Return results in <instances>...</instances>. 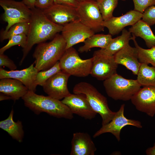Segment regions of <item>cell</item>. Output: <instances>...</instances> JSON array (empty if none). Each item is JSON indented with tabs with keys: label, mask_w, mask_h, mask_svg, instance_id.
<instances>
[{
	"label": "cell",
	"mask_w": 155,
	"mask_h": 155,
	"mask_svg": "<svg viewBox=\"0 0 155 155\" xmlns=\"http://www.w3.org/2000/svg\"><path fill=\"white\" fill-rule=\"evenodd\" d=\"M142 20L149 26L155 24V6H150L143 13Z\"/></svg>",
	"instance_id": "cell-31"
},
{
	"label": "cell",
	"mask_w": 155,
	"mask_h": 155,
	"mask_svg": "<svg viewBox=\"0 0 155 155\" xmlns=\"http://www.w3.org/2000/svg\"><path fill=\"white\" fill-rule=\"evenodd\" d=\"M36 0H23L22 2L29 9H32L35 8Z\"/></svg>",
	"instance_id": "cell-36"
},
{
	"label": "cell",
	"mask_w": 155,
	"mask_h": 155,
	"mask_svg": "<svg viewBox=\"0 0 155 155\" xmlns=\"http://www.w3.org/2000/svg\"><path fill=\"white\" fill-rule=\"evenodd\" d=\"M112 38V35L109 34H94L85 40L84 45L79 47L78 51L80 53L87 52L90 49L94 47L105 49Z\"/></svg>",
	"instance_id": "cell-23"
},
{
	"label": "cell",
	"mask_w": 155,
	"mask_h": 155,
	"mask_svg": "<svg viewBox=\"0 0 155 155\" xmlns=\"http://www.w3.org/2000/svg\"><path fill=\"white\" fill-rule=\"evenodd\" d=\"M11 99V98L9 96L1 93L0 95V101Z\"/></svg>",
	"instance_id": "cell-38"
},
{
	"label": "cell",
	"mask_w": 155,
	"mask_h": 155,
	"mask_svg": "<svg viewBox=\"0 0 155 155\" xmlns=\"http://www.w3.org/2000/svg\"><path fill=\"white\" fill-rule=\"evenodd\" d=\"M76 0L79 3H80L82 2L86 1H93L96 2L98 0Z\"/></svg>",
	"instance_id": "cell-39"
},
{
	"label": "cell",
	"mask_w": 155,
	"mask_h": 155,
	"mask_svg": "<svg viewBox=\"0 0 155 155\" xmlns=\"http://www.w3.org/2000/svg\"><path fill=\"white\" fill-rule=\"evenodd\" d=\"M31 10L32 14L29 30L27 35V43L25 47L23 49V55L20 65L34 44L53 38L61 31L63 26L49 20L42 10L36 7Z\"/></svg>",
	"instance_id": "cell-1"
},
{
	"label": "cell",
	"mask_w": 155,
	"mask_h": 155,
	"mask_svg": "<svg viewBox=\"0 0 155 155\" xmlns=\"http://www.w3.org/2000/svg\"><path fill=\"white\" fill-rule=\"evenodd\" d=\"M146 153L148 155H155V143L153 147L149 148L146 150Z\"/></svg>",
	"instance_id": "cell-37"
},
{
	"label": "cell",
	"mask_w": 155,
	"mask_h": 155,
	"mask_svg": "<svg viewBox=\"0 0 155 155\" xmlns=\"http://www.w3.org/2000/svg\"><path fill=\"white\" fill-rule=\"evenodd\" d=\"M30 27V22H22L17 23L12 26L7 31L4 30L0 33V40L2 41L9 39L13 36L25 34L27 36Z\"/></svg>",
	"instance_id": "cell-26"
},
{
	"label": "cell",
	"mask_w": 155,
	"mask_h": 155,
	"mask_svg": "<svg viewBox=\"0 0 155 155\" xmlns=\"http://www.w3.org/2000/svg\"><path fill=\"white\" fill-rule=\"evenodd\" d=\"M103 84L109 97L124 101L131 100L142 86L137 80L126 79L117 73L104 80Z\"/></svg>",
	"instance_id": "cell-5"
},
{
	"label": "cell",
	"mask_w": 155,
	"mask_h": 155,
	"mask_svg": "<svg viewBox=\"0 0 155 155\" xmlns=\"http://www.w3.org/2000/svg\"><path fill=\"white\" fill-rule=\"evenodd\" d=\"M134 10L143 13L149 7L155 5V0H132Z\"/></svg>",
	"instance_id": "cell-32"
},
{
	"label": "cell",
	"mask_w": 155,
	"mask_h": 155,
	"mask_svg": "<svg viewBox=\"0 0 155 155\" xmlns=\"http://www.w3.org/2000/svg\"><path fill=\"white\" fill-rule=\"evenodd\" d=\"M42 10L49 20L62 26L79 20L76 8L69 6L54 4L50 7Z\"/></svg>",
	"instance_id": "cell-13"
},
{
	"label": "cell",
	"mask_w": 155,
	"mask_h": 155,
	"mask_svg": "<svg viewBox=\"0 0 155 155\" xmlns=\"http://www.w3.org/2000/svg\"><path fill=\"white\" fill-rule=\"evenodd\" d=\"M28 88L19 80L11 78L0 79V92L14 101L22 98L28 92Z\"/></svg>",
	"instance_id": "cell-20"
},
{
	"label": "cell",
	"mask_w": 155,
	"mask_h": 155,
	"mask_svg": "<svg viewBox=\"0 0 155 155\" xmlns=\"http://www.w3.org/2000/svg\"><path fill=\"white\" fill-rule=\"evenodd\" d=\"M59 63L61 71L70 75L84 77L90 74L92 58L82 59L76 49L71 47L66 50Z\"/></svg>",
	"instance_id": "cell-6"
},
{
	"label": "cell",
	"mask_w": 155,
	"mask_h": 155,
	"mask_svg": "<svg viewBox=\"0 0 155 155\" xmlns=\"http://www.w3.org/2000/svg\"><path fill=\"white\" fill-rule=\"evenodd\" d=\"M90 74L98 80H104L117 73L118 64L114 55H109L103 49L95 51Z\"/></svg>",
	"instance_id": "cell-8"
},
{
	"label": "cell",
	"mask_w": 155,
	"mask_h": 155,
	"mask_svg": "<svg viewBox=\"0 0 155 155\" xmlns=\"http://www.w3.org/2000/svg\"><path fill=\"white\" fill-rule=\"evenodd\" d=\"M118 0H98L96 3L104 21L113 16V11L117 7Z\"/></svg>",
	"instance_id": "cell-28"
},
{
	"label": "cell",
	"mask_w": 155,
	"mask_h": 155,
	"mask_svg": "<svg viewBox=\"0 0 155 155\" xmlns=\"http://www.w3.org/2000/svg\"><path fill=\"white\" fill-rule=\"evenodd\" d=\"M131 100L138 110L151 117L155 114V86H144Z\"/></svg>",
	"instance_id": "cell-14"
},
{
	"label": "cell",
	"mask_w": 155,
	"mask_h": 155,
	"mask_svg": "<svg viewBox=\"0 0 155 155\" xmlns=\"http://www.w3.org/2000/svg\"><path fill=\"white\" fill-rule=\"evenodd\" d=\"M61 71L59 61H58L51 68L45 70L38 72L35 81L36 85L37 86L38 85L42 86L50 77Z\"/></svg>",
	"instance_id": "cell-29"
},
{
	"label": "cell",
	"mask_w": 155,
	"mask_h": 155,
	"mask_svg": "<svg viewBox=\"0 0 155 155\" xmlns=\"http://www.w3.org/2000/svg\"><path fill=\"white\" fill-rule=\"evenodd\" d=\"M125 104L121 105L119 110L117 112L112 119L107 124L102 127L95 133L93 135L95 138L100 135L107 133L113 134L117 140H120V134L122 128L127 125H131L139 128H142V126L139 121L129 119L124 115Z\"/></svg>",
	"instance_id": "cell-10"
},
{
	"label": "cell",
	"mask_w": 155,
	"mask_h": 155,
	"mask_svg": "<svg viewBox=\"0 0 155 155\" xmlns=\"http://www.w3.org/2000/svg\"><path fill=\"white\" fill-rule=\"evenodd\" d=\"M61 32L66 42V50L77 44L84 42L95 34L79 20L70 22L63 26Z\"/></svg>",
	"instance_id": "cell-11"
},
{
	"label": "cell",
	"mask_w": 155,
	"mask_h": 155,
	"mask_svg": "<svg viewBox=\"0 0 155 155\" xmlns=\"http://www.w3.org/2000/svg\"><path fill=\"white\" fill-rule=\"evenodd\" d=\"M131 38V33L124 28L120 36L112 38L106 48L102 49L107 54L114 55L129 43Z\"/></svg>",
	"instance_id": "cell-24"
},
{
	"label": "cell",
	"mask_w": 155,
	"mask_h": 155,
	"mask_svg": "<svg viewBox=\"0 0 155 155\" xmlns=\"http://www.w3.org/2000/svg\"><path fill=\"white\" fill-rule=\"evenodd\" d=\"M54 4L53 0H36L35 7L42 10L46 9Z\"/></svg>",
	"instance_id": "cell-34"
},
{
	"label": "cell",
	"mask_w": 155,
	"mask_h": 155,
	"mask_svg": "<svg viewBox=\"0 0 155 155\" xmlns=\"http://www.w3.org/2000/svg\"><path fill=\"white\" fill-rule=\"evenodd\" d=\"M13 111L12 110L8 117L0 122V127L6 131L13 139L22 142L24 136L22 122L19 120L14 121L13 119Z\"/></svg>",
	"instance_id": "cell-21"
},
{
	"label": "cell",
	"mask_w": 155,
	"mask_h": 155,
	"mask_svg": "<svg viewBox=\"0 0 155 155\" xmlns=\"http://www.w3.org/2000/svg\"><path fill=\"white\" fill-rule=\"evenodd\" d=\"M8 43L0 49V54H3L7 50L11 47L18 45L23 49L26 45L27 42V36L25 34H21L15 35L9 39Z\"/></svg>",
	"instance_id": "cell-30"
},
{
	"label": "cell",
	"mask_w": 155,
	"mask_h": 155,
	"mask_svg": "<svg viewBox=\"0 0 155 155\" xmlns=\"http://www.w3.org/2000/svg\"><path fill=\"white\" fill-rule=\"evenodd\" d=\"M123 0V1H125V0Z\"/></svg>",
	"instance_id": "cell-40"
},
{
	"label": "cell",
	"mask_w": 155,
	"mask_h": 155,
	"mask_svg": "<svg viewBox=\"0 0 155 155\" xmlns=\"http://www.w3.org/2000/svg\"><path fill=\"white\" fill-rule=\"evenodd\" d=\"M116 63L121 64L137 75L141 63L138 59L137 48L130 46L129 43L114 55Z\"/></svg>",
	"instance_id": "cell-18"
},
{
	"label": "cell",
	"mask_w": 155,
	"mask_h": 155,
	"mask_svg": "<svg viewBox=\"0 0 155 155\" xmlns=\"http://www.w3.org/2000/svg\"><path fill=\"white\" fill-rule=\"evenodd\" d=\"M66 44L61 34H56L49 42L38 44L33 54L35 67L38 71L47 70L59 61L64 53Z\"/></svg>",
	"instance_id": "cell-3"
},
{
	"label": "cell",
	"mask_w": 155,
	"mask_h": 155,
	"mask_svg": "<svg viewBox=\"0 0 155 155\" xmlns=\"http://www.w3.org/2000/svg\"><path fill=\"white\" fill-rule=\"evenodd\" d=\"M131 40L137 48L138 53V59L140 63L147 64H151L155 67V46L148 49H143L138 44L135 40V36L132 34Z\"/></svg>",
	"instance_id": "cell-27"
},
{
	"label": "cell",
	"mask_w": 155,
	"mask_h": 155,
	"mask_svg": "<svg viewBox=\"0 0 155 155\" xmlns=\"http://www.w3.org/2000/svg\"><path fill=\"white\" fill-rule=\"evenodd\" d=\"M54 4L66 5L76 8L79 3L76 0H53Z\"/></svg>",
	"instance_id": "cell-35"
},
{
	"label": "cell",
	"mask_w": 155,
	"mask_h": 155,
	"mask_svg": "<svg viewBox=\"0 0 155 155\" xmlns=\"http://www.w3.org/2000/svg\"><path fill=\"white\" fill-rule=\"evenodd\" d=\"M0 5L4 10L3 20L7 23L5 31L8 30L15 24L30 22L32 10L22 1L0 0Z\"/></svg>",
	"instance_id": "cell-7"
},
{
	"label": "cell",
	"mask_w": 155,
	"mask_h": 155,
	"mask_svg": "<svg viewBox=\"0 0 155 155\" xmlns=\"http://www.w3.org/2000/svg\"><path fill=\"white\" fill-rule=\"evenodd\" d=\"M71 145L70 155H94L97 150L90 136L86 133H74Z\"/></svg>",
	"instance_id": "cell-19"
},
{
	"label": "cell",
	"mask_w": 155,
	"mask_h": 155,
	"mask_svg": "<svg viewBox=\"0 0 155 155\" xmlns=\"http://www.w3.org/2000/svg\"><path fill=\"white\" fill-rule=\"evenodd\" d=\"M137 75V80L141 86H155V67L141 63Z\"/></svg>",
	"instance_id": "cell-25"
},
{
	"label": "cell",
	"mask_w": 155,
	"mask_h": 155,
	"mask_svg": "<svg viewBox=\"0 0 155 155\" xmlns=\"http://www.w3.org/2000/svg\"><path fill=\"white\" fill-rule=\"evenodd\" d=\"M34 63L21 70L7 71L1 67L0 79L9 78L18 80L21 82L28 90L35 92L37 86L35 81L38 71L34 66Z\"/></svg>",
	"instance_id": "cell-17"
},
{
	"label": "cell",
	"mask_w": 155,
	"mask_h": 155,
	"mask_svg": "<svg viewBox=\"0 0 155 155\" xmlns=\"http://www.w3.org/2000/svg\"><path fill=\"white\" fill-rule=\"evenodd\" d=\"M22 98L25 105L37 115L45 112L58 118L71 119L73 117V114L66 105L49 96L38 95L28 90Z\"/></svg>",
	"instance_id": "cell-2"
},
{
	"label": "cell",
	"mask_w": 155,
	"mask_h": 155,
	"mask_svg": "<svg viewBox=\"0 0 155 155\" xmlns=\"http://www.w3.org/2000/svg\"><path fill=\"white\" fill-rule=\"evenodd\" d=\"M150 26L141 19L129 30L131 33L135 36L140 37L143 39L146 45L149 49L155 46V35Z\"/></svg>",
	"instance_id": "cell-22"
},
{
	"label": "cell",
	"mask_w": 155,
	"mask_h": 155,
	"mask_svg": "<svg viewBox=\"0 0 155 155\" xmlns=\"http://www.w3.org/2000/svg\"><path fill=\"white\" fill-rule=\"evenodd\" d=\"M143 13L134 10H130L120 16L114 17L104 21L103 26L108 30L109 34H118L128 26H132L142 18Z\"/></svg>",
	"instance_id": "cell-16"
},
{
	"label": "cell",
	"mask_w": 155,
	"mask_h": 155,
	"mask_svg": "<svg viewBox=\"0 0 155 155\" xmlns=\"http://www.w3.org/2000/svg\"><path fill=\"white\" fill-rule=\"evenodd\" d=\"M71 75L61 71L49 79L42 86L48 96L60 100L69 95L67 84Z\"/></svg>",
	"instance_id": "cell-12"
},
{
	"label": "cell",
	"mask_w": 155,
	"mask_h": 155,
	"mask_svg": "<svg viewBox=\"0 0 155 155\" xmlns=\"http://www.w3.org/2000/svg\"><path fill=\"white\" fill-rule=\"evenodd\" d=\"M62 102L66 105L73 114L86 119L91 120L97 113L90 106L85 96L82 94H71L64 98Z\"/></svg>",
	"instance_id": "cell-15"
},
{
	"label": "cell",
	"mask_w": 155,
	"mask_h": 155,
	"mask_svg": "<svg viewBox=\"0 0 155 155\" xmlns=\"http://www.w3.org/2000/svg\"><path fill=\"white\" fill-rule=\"evenodd\" d=\"M76 10L80 21L95 33L104 31V20L96 2L80 3Z\"/></svg>",
	"instance_id": "cell-9"
},
{
	"label": "cell",
	"mask_w": 155,
	"mask_h": 155,
	"mask_svg": "<svg viewBox=\"0 0 155 155\" xmlns=\"http://www.w3.org/2000/svg\"><path fill=\"white\" fill-rule=\"evenodd\" d=\"M75 94L84 95L92 108L102 119V126L109 122L113 118L116 112L109 108L106 98L101 94L91 84L81 82L76 84L73 88Z\"/></svg>",
	"instance_id": "cell-4"
},
{
	"label": "cell",
	"mask_w": 155,
	"mask_h": 155,
	"mask_svg": "<svg viewBox=\"0 0 155 155\" xmlns=\"http://www.w3.org/2000/svg\"><path fill=\"white\" fill-rule=\"evenodd\" d=\"M5 66L10 70H15L17 67L13 61L4 54H0V67Z\"/></svg>",
	"instance_id": "cell-33"
}]
</instances>
